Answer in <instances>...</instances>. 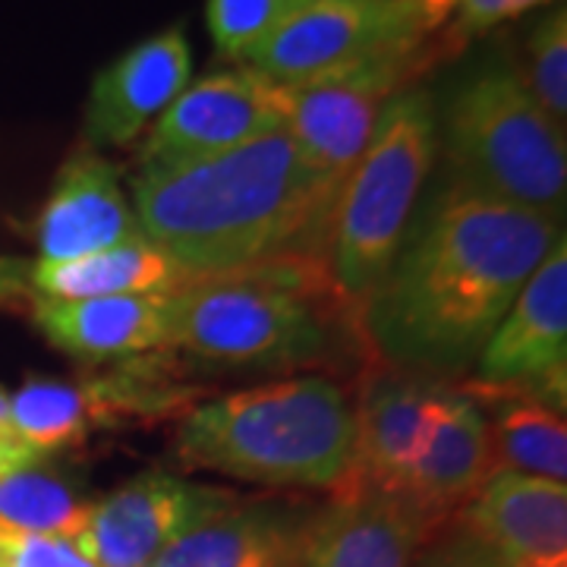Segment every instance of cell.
<instances>
[{
    "label": "cell",
    "instance_id": "12",
    "mask_svg": "<svg viewBox=\"0 0 567 567\" xmlns=\"http://www.w3.org/2000/svg\"><path fill=\"white\" fill-rule=\"evenodd\" d=\"M142 237L123 171L95 148L63 164L32 224L41 262H70Z\"/></svg>",
    "mask_w": 567,
    "mask_h": 567
},
{
    "label": "cell",
    "instance_id": "3",
    "mask_svg": "<svg viewBox=\"0 0 567 567\" xmlns=\"http://www.w3.org/2000/svg\"><path fill=\"white\" fill-rule=\"evenodd\" d=\"M353 447L357 406L322 375L205 401L177 435L183 464L265 486L338 488L353 470Z\"/></svg>",
    "mask_w": 567,
    "mask_h": 567
},
{
    "label": "cell",
    "instance_id": "30",
    "mask_svg": "<svg viewBox=\"0 0 567 567\" xmlns=\"http://www.w3.org/2000/svg\"><path fill=\"white\" fill-rule=\"evenodd\" d=\"M416 3H420L425 32H429V29H439V25L454 13V3H457V0H416Z\"/></svg>",
    "mask_w": 567,
    "mask_h": 567
},
{
    "label": "cell",
    "instance_id": "5",
    "mask_svg": "<svg viewBox=\"0 0 567 567\" xmlns=\"http://www.w3.org/2000/svg\"><path fill=\"white\" fill-rule=\"evenodd\" d=\"M442 133L451 183L561 221L565 126L539 107L520 73L507 66L473 73L447 102Z\"/></svg>",
    "mask_w": 567,
    "mask_h": 567
},
{
    "label": "cell",
    "instance_id": "9",
    "mask_svg": "<svg viewBox=\"0 0 567 567\" xmlns=\"http://www.w3.org/2000/svg\"><path fill=\"white\" fill-rule=\"evenodd\" d=\"M290 89L240 66L186 85L152 126L140 164H174L221 155L287 126Z\"/></svg>",
    "mask_w": 567,
    "mask_h": 567
},
{
    "label": "cell",
    "instance_id": "19",
    "mask_svg": "<svg viewBox=\"0 0 567 567\" xmlns=\"http://www.w3.org/2000/svg\"><path fill=\"white\" fill-rule=\"evenodd\" d=\"M29 284L39 300H99L130 293H171L186 284L177 265L145 237L111 246L70 262H29Z\"/></svg>",
    "mask_w": 567,
    "mask_h": 567
},
{
    "label": "cell",
    "instance_id": "29",
    "mask_svg": "<svg viewBox=\"0 0 567 567\" xmlns=\"http://www.w3.org/2000/svg\"><path fill=\"white\" fill-rule=\"evenodd\" d=\"M3 306H35V293L29 284V262L0 259V309Z\"/></svg>",
    "mask_w": 567,
    "mask_h": 567
},
{
    "label": "cell",
    "instance_id": "16",
    "mask_svg": "<svg viewBox=\"0 0 567 567\" xmlns=\"http://www.w3.org/2000/svg\"><path fill=\"white\" fill-rule=\"evenodd\" d=\"M447 401V394L406 375L372 382L357 406L353 470L338 488H379L398 495L406 473L429 447Z\"/></svg>",
    "mask_w": 567,
    "mask_h": 567
},
{
    "label": "cell",
    "instance_id": "22",
    "mask_svg": "<svg viewBox=\"0 0 567 567\" xmlns=\"http://www.w3.org/2000/svg\"><path fill=\"white\" fill-rule=\"evenodd\" d=\"M492 451L495 466L539 476L551 483L567 480V425L561 413L543 404L539 398H492Z\"/></svg>",
    "mask_w": 567,
    "mask_h": 567
},
{
    "label": "cell",
    "instance_id": "23",
    "mask_svg": "<svg viewBox=\"0 0 567 567\" xmlns=\"http://www.w3.org/2000/svg\"><path fill=\"white\" fill-rule=\"evenodd\" d=\"M92 505L63 476L39 464L0 476V533L76 543Z\"/></svg>",
    "mask_w": 567,
    "mask_h": 567
},
{
    "label": "cell",
    "instance_id": "1",
    "mask_svg": "<svg viewBox=\"0 0 567 567\" xmlns=\"http://www.w3.org/2000/svg\"><path fill=\"white\" fill-rule=\"evenodd\" d=\"M561 221L447 183L406 227L401 249L360 316L385 363L410 375H454L480 360Z\"/></svg>",
    "mask_w": 567,
    "mask_h": 567
},
{
    "label": "cell",
    "instance_id": "27",
    "mask_svg": "<svg viewBox=\"0 0 567 567\" xmlns=\"http://www.w3.org/2000/svg\"><path fill=\"white\" fill-rule=\"evenodd\" d=\"M543 3H551V0H457L454 3V10H457L454 32L461 39H473V35H483L488 29H495L498 22L514 20V17L536 10Z\"/></svg>",
    "mask_w": 567,
    "mask_h": 567
},
{
    "label": "cell",
    "instance_id": "28",
    "mask_svg": "<svg viewBox=\"0 0 567 567\" xmlns=\"http://www.w3.org/2000/svg\"><path fill=\"white\" fill-rule=\"evenodd\" d=\"M410 567H502L488 551L476 546L470 536H451L442 543L432 546H420V551L413 555Z\"/></svg>",
    "mask_w": 567,
    "mask_h": 567
},
{
    "label": "cell",
    "instance_id": "11",
    "mask_svg": "<svg viewBox=\"0 0 567 567\" xmlns=\"http://www.w3.org/2000/svg\"><path fill=\"white\" fill-rule=\"evenodd\" d=\"M230 495L189 486L167 473H145L92 505L73 546L95 567H148L183 529Z\"/></svg>",
    "mask_w": 567,
    "mask_h": 567
},
{
    "label": "cell",
    "instance_id": "6",
    "mask_svg": "<svg viewBox=\"0 0 567 567\" xmlns=\"http://www.w3.org/2000/svg\"><path fill=\"white\" fill-rule=\"evenodd\" d=\"M300 281L303 275L284 262L186 281L171 293L167 347L224 365L309 363L328 338Z\"/></svg>",
    "mask_w": 567,
    "mask_h": 567
},
{
    "label": "cell",
    "instance_id": "20",
    "mask_svg": "<svg viewBox=\"0 0 567 567\" xmlns=\"http://www.w3.org/2000/svg\"><path fill=\"white\" fill-rule=\"evenodd\" d=\"M293 551L275 511L224 502L193 520L148 567H290Z\"/></svg>",
    "mask_w": 567,
    "mask_h": 567
},
{
    "label": "cell",
    "instance_id": "21",
    "mask_svg": "<svg viewBox=\"0 0 567 567\" xmlns=\"http://www.w3.org/2000/svg\"><path fill=\"white\" fill-rule=\"evenodd\" d=\"M10 420L22 445L48 457L82 442L92 429L114 423V406L102 379L89 385L32 379L10 398Z\"/></svg>",
    "mask_w": 567,
    "mask_h": 567
},
{
    "label": "cell",
    "instance_id": "24",
    "mask_svg": "<svg viewBox=\"0 0 567 567\" xmlns=\"http://www.w3.org/2000/svg\"><path fill=\"white\" fill-rule=\"evenodd\" d=\"M300 0H208L205 20L218 54L240 61L256 51Z\"/></svg>",
    "mask_w": 567,
    "mask_h": 567
},
{
    "label": "cell",
    "instance_id": "8",
    "mask_svg": "<svg viewBox=\"0 0 567 567\" xmlns=\"http://www.w3.org/2000/svg\"><path fill=\"white\" fill-rule=\"evenodd\" d=\"M406 58H375L290 89L284 130L331 196L363 155L385 104L401 92Z\"/></svg>",
    "mask_w": 567,
    "mask_h": 567
},
{
    "label": "cell",
    "instance_id": "2",
    "mask_svg": "<svg viewBox=\"0 0 567 567\" xmlns=\"http://www.w3.org/2000/svg\"><path fill=\"white\" fill-rule=\"evenodd\" d=\"M130 199L142 237L186 281L281 262L290 249L324 234L334 203L287 130L208 158L140 164Z\"/></svg>",
    "mask_w": 567,
    "mask_h": 567
},
{
    "label": "cell",
    "instance_id": "13",
    "mask_svg": "<svg viewBox=\"0 0 567 567\" xmlns=\"http://www.w3.org/2000/svg\"><path fill=\"white\" fill-rule=\"evenodd\" d=\"M193 76V48L183 29L140 41L92 82L85 104V140L92 148L136 142L177 102Z\"/></svg>",
    "mask_w": 567,
    "mask_h": 567
},
{
    "label": "cell",
    "instance_id": "26",
    "mask_svg": "<svg viewBox=\"0 0 567 567\" xmlns=\"http://www.w3.org/2000/svg\"><path fill=\"white\" fill-rule=\"evenodd\" d=\"M10 567H95L70 539L58 536H13Z\"/></svg>",
    "mask_w": 567,
    "mask_h": 567
},
{
    "label": "cell",
    "instance_id": "14",
    "mask_svg": "<svg viewBox=\"0 0 567 567\" xmlns=\"http://www.w3.org/2000/svg\"><path fill=\"white\" fill-rule=\"evenodd\" d=\"M464 536L502 567H567V486L495 470L464 507Z\"/></svg>",
    "mask_w": 567,
    "mask_h": 567
},
{
    "label": "cell",
    "instance_id": "25",
    "mask_svg": "<svg viewBox=\"0 0 567 567\" xmlns=\"http://www.w3.org/2000/svg\"><path fill=\"white\" fill-rule=\"evenodd\" d=\"M529 95L555 123H567V10L558 7L536 22L527 41Z\"/></svg>",
    "mask_w": 567,
    "mask_h": 567
},
{
    "label": "cell",
    "instance_id": "7",
    "mask_svg": "<svg viewBox=\"0 0 567 567\" xmlns=\"http://www.w3.org/2000/svg\"><path fill=\"white\" fill-rule=\"evenodd\" d=\"M423 35L416 0H300L244 66L293 89L375 58L413 54Z\"/></svg>",
    "mask_w": 567,
    "mask_h": 567
},
{
    "label": "cell",
    "instance_id": "15",
    "mask_svg": "<svg viewBox=\"0 0 567 567\" xmlns=\"http://www.w3.org/2000/svg\"><path fill=\"white\" fill-rule=\"evenodd\" d=\"M429 524L401 495L341 488V498L309 527L290 567H410Z\"/></svg>",
    "mask_w": 567,
    "mask_h": 567
},
{
    "label": "cell",
    "instance_id": "4",
    "mask_svg": "<svg viewBox=\"0 0 567 567\" xmlns=\"http://www.w3.org/2000/svg\"><path fill=\"white\" fill-rule=\"evenodd\" d=\"M435 155V104L423 89L398 92L324 218V278L344 303L363 309L388 275Z\"/></svg>",
    "mask_w": 567,
    "mask_h": 567
},
{
    "label": "cell",
    "instance_id": "17",
    "mask_svg": "<svg viewBox=\"0 0 567 567\" xmlns=\"http://www.w3.org/2000/svg\"><path fill=\"white\" fill-rule=\"evenodd\" d=\"M171 293H130L66 303L39 300L29 316L51 344L76 360H126L167 347Z\"/></svg>",
    "mask_w": 567,
    "mask_h": 567
},
{
    "label": "cell",
    "instance_id": "10",
    "mask_svg": "<svg viewBox=\"0 0 567 567\" xmlns=\"http://www.w3.org/2000/svg\"><path fill=\"white\" fill-rule=\"evenodd\" d=\"M476 363L486 385H529L533 398L565 413L567 240L529 275Z\"/></svg>",
    "mask_w": 567,
    "mask_h": 567
},
{
    "label": "cell",
    "instance_id": "18",
    "mask_svg": "<svg viewBox=\"0 0 567 567\" xmlns=\"http://www.w3.org/2000/svg\"><path fill=\"white\" fill-rule=\"evenodd\" d=\"M495 451L486 410L480 401L451 398L435 425L429 447L406 473L398 495L429 520L470 502L495 473Z\"/></svg>",
    "mask_w": 567,
    "mask_h": 567
}]
</instances>
